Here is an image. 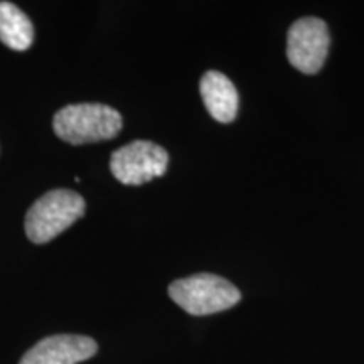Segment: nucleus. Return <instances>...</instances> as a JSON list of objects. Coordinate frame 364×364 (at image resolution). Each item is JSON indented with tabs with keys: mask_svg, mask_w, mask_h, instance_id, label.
Masks as SVG:
<instances>
[{
	"mask_svg": "<svg viewBox=\"0 0 364 364\" xmlns=\"http://www.w3.org/2000/svg\"><path fill=\"white\" fill-rule=\"evenodd\" d=\"M204 107L220 124H230L238 113V91L233 81L220 71H208L199 83Z\"/></svg>",
	"mask_w": 364,
	"mask_h": 364,
	"instance_id": "obj_7",
	"label": "nucleus"
},
{
	"mask_svg": "<svg viewBox=\"0 0 364 364\" xmlns=\"http://www.w3.org/2000/svg\"><path fill=\"white\" fill-rule=\"evenodd\" d=\"M85 209V199L75 191H49L27 211L24 223L27 238L38 245L48 243L83 218Z\"/></svg>",
	"mask_w": 364,
	"mask_h": 364,
	"instance_id": "obj_2",
	"label": "nucleus"
},
{
	"mask_svg": "<svg viewBox=\"0 0 364 364\" xmlns=\"http://www.w3.org/2000/svg\"><path fill=\"white\" fill-rule=\"evenodd\" d=\"M0 41L14 51H26L34 41L33 22L12 2H0Z\"/></svg>",
	"mask_w": 364,
	"mask_h": 364,
	"instance_id": "obj_8",
	"label": "nucleus"
},
{
	"mask_svg": "<svg viewBox=\"0 0 364 364\" xmlns=\"http://www.w3.org/2000/svg\"><path fill=\"white\" fill-rule=\"evenodd\" d=\"M169 154L149 140H135L112 154L110 171L125 186H140L166 174Z\"/></svg>",
	"mask_w": 364,
	"mask_h": 364,
	"instance_id": "obj_4",
	"label": "nucleus"
},
{
	"mask_svg": "<svg viewBox=\"0 0 364 364\" xmlns=\"http://www.w3.org/2000/svg\"><path fill=\"white\" fill-rule=\"evenodd\" d=\"M329 43L326 22L317 17H304L290 27L287 38V58L295 70L304 75H316L324 66Z\"/></svg>",
	"mask_w": 364,
	"mask_h": 364,
	"instance_id": "obj_5",
	"label": "nucleus"
},
{
	"mask_svg": "<svg viewBox=\"0 0 364 364\" xmlns=\"http://www.w3.org/2000/svg\"><path fill=\"white\" fill-rule=\"evenodd\" d=\"M171 299L191 316H209L228 311L240 302L241 294L223 277L198 273L176 280L169 285Z\"/></svg>",
	"mask_w": 364,
	"mask_h": 364,
	"instance_id": "obj_3",
	"label": "nucleus"
},
{
	"mask_svg": "<svg viewBox=\"0 0 364 364\" xmlns=\"http://www.w3.org/2000/svg\"><path fill=\"white\" fill-rule=\"evenodd\" d=\"M120 112L103 103H76L61 108L53 118L56 135L71 145L97 144L120 134Z\"/></svg>",
	"mask_w": 364,
	"mask_h": 364,
	"instance_id": "obj_1",
	"label": "nucleus"
},
{
	"mask_svg": "<svg viewBox=\"0 0 364 364\" xmlns=\"http://www.w3.org/2000/svg\"><path fill=\"white\" fill-rule=\"evenodd\" d=\"M98 344L88 336L58 334L39 341L19 364H78L93 358Z\"/></svg>",
	"mask_w": 364,
	"mask_h": 364,
	"instance_id": "obj_6",
	"label": "nucleus"
}]
</instances>
